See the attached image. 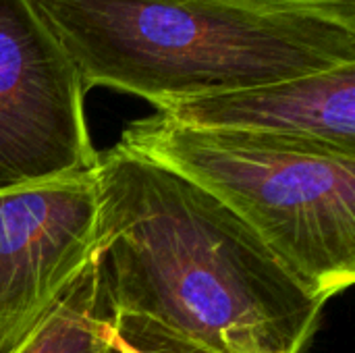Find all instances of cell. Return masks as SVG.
Segmentation results:
<instances>
[{"label": "cell", "instance_id": "52a82bcc", "mask_svg": "<svg viewBox=\"0 0 355 353\" xmlns=\"http://www.w3.org/2000/svg\"><path fill=\"white\" fill-rule=\"evenodd\" d=\"M108 322L110 306L94 256L60 302L10 353H102Z\"/></svg>", "mask_w": 355, "mask_h": 353}, {"label": "cell", "instance_id": "8992f818", "mask_svg": "<svg viewBox=\"0 0 355 353\" xmlns=\"http://www.w3.org/2000/svg\"><path fill=\"white\" fill-rule=\"evenodd\" d=\"M162 117L355 158V64L175 102Z\"/></svg>", "mask_w": 355, "mask_h": 353}, {"label": "cell", "instance_id": "277c9868", "mask_svg": "<svg viewBox=\"0 0 355 353\" xmlns=\"http://www.w3.org/2000/svg\"><path fill=\"white\" fill-rule=\"evenodd\" d=\"M85 85L31 0H0V191L94 171Z\"/></svg>", "mask_w": 355, "mask_h": 353}, {"label": "cell", "instance_id": "6da1fadb", "mask_svg": "<svg viewBox=\"0 0 355 353\" xmlns=\"http://www.w3.org/2000/svg\"><path fill=\"white\" fill-rule=\"evenodd\" d=\"M96 264L110 314L216 353H304L327 302L223 202L121 144L98 154Z\"/></svg>", "mask_w": 355, "mask_h": 353}, {"label": "cell", "instance_id": "9c48e42d", "mask_svg": "<svg viewBox=\"0 0 355 353\" xmlns=\"http://www.w3.org/2000/svg\"><path fill=\"white\" fill-rule=\"evenodd\" d=\"M252 10L318 19L355 31V0H229Z\"/></svg>", "mask_w": 355, "mask_h": 353}, {"label": "cell", "instance_id": "3957f363", "mask_svg": "<svg viewBox=\"0 0 355 353\" xmlns=\"http://www.w3.org/2000/svg\"><path fill=\"white\" fill-rule=\"evenodd\" d=\"M119 144L223 202L322 302L354 285L355 158L160 112L129 123Z\"/></svg>", "mask_w": 355, "mask_h": 353}, {"label": "cell", "instance_id": "7a4b0ae2", "mask_svg": "<svg viewBox=\"0 0 355 353\" xmlns=\"http://www.w3.org/2000/svg\"><path fill=\"white\" fill-rule=\"evenodd\" d=\"M87 87L175 102L355 64V31L229 0H31Z\"/></svg>", "mask_w": 355, "mask_h": 353}, {"label": "cell", "instance_id": "ba28073f", "mask_svg": "<svg viewBox=\"0 0 355 353\" xmlns=\"http://www.w3.org/2000/svg\"><path fill=\"white\" fill-rule=\"evenodd\" d=\"M102 353H216L164 327L129 314H110Z\"/></svg>", "mask_w": 355, "mask_h": 353}, {"label": "cell", "instance_id": "5b68a950", "mask_svg": "<svg viewBox=\"0 0 355 353\" xmlns=\"http://www.w3.org/2000/svg\"><path fill=\"white\" fill-rule=\"evenodd\" d=\"M94 171L0 191V353H10L96 256Z\"/></svg>", "mask_w": 355, "mask_h": 353}]
</instances>
